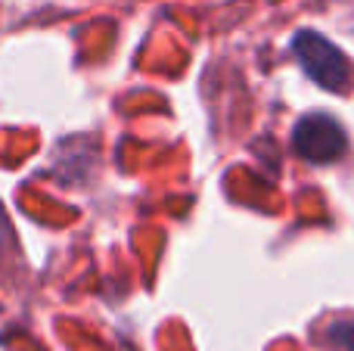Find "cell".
Here are the masks:
<instances>
[{
    "instance_id": "obj_1",
    "label": "cell",
    "mask_w": 354,
    "mask_h": 351,
    "mask_svg": "<svg viewBox=\"0 0 354 351\" xmlns=\"http://www.w3.org/2000/svg\"><path fill=\"white\" fill-rule=\"evenodd\" d=\"M292 50L299 56L301 68L308 72V78L317 81L320 87H326V91H345L348 87V78H351L348 59L324 35H317V31H299L292 41Z\"/></svg>"
},
{
    "instance_id": "obj_2",
    "label": "cell",
    "mask_w": 354,
    "mask_h": 351,
    "mask_svg": "<svg viewBox=\"0 0 354 351\" xmlns=\"http://www.w3.org/2000/svg\"><path fill=\"white\" fill-rule=\"evenodd\" d=\"M292 146L301 159L324 165V162H336L339 155L345 153L348 137H345L342 124L333 115H326V112H311V115H305L295 124Z\"/></svg>"
},
{
    "instance_id": "obj_3",
    "label": "cell",
    "mask_w": 354,
    "mask_h": 351,
    "mask_svg": "<svg viewBox=\"0 0 354 351\" xmlns=\"http://www.w3.org/2000/svg\"><path fill=\"white\" fill-rule=\"evenodd\" d=\"M330 339L336 348H345V351H354V321H342L330 330Z\"/></svg>"
},
{
    "instance_id": "obj_4",
    "label": "cell",
    "mask_w": 354,
    "mask_h": 351,
    "mask_svg": "<svg viewBox=\"0 0 354 351\" xmlns=\"http://www.w3.org/2000/svg\"><path fill=\"white\" fill-rule=\"evenodd\" d=\"M12 249V230H10V221H6V211L0 205V255L10 252Z\"/></svg>"
}]
</instances>
